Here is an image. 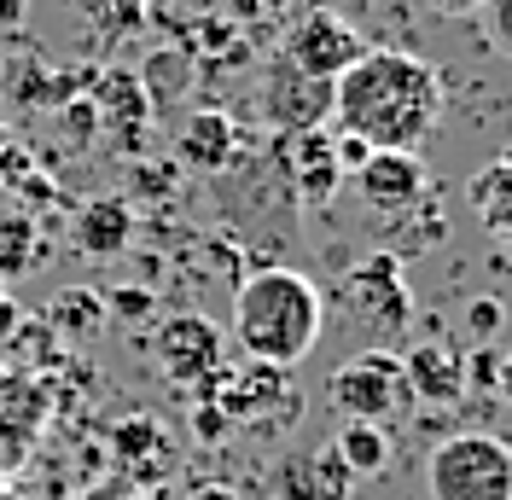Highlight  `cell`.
Listing matches in <instances>:
<instances>
[{"label":"cell","instance_id":"1","mask_svg":"<svg viewBox=\"0 0 512 500\" xmlns=\"http://www.w3.org/2000/svg\"><path fill=\"white\" fill-rule=\"evenodd\" d=\"M332 117L373 152H419L443 117V76L414 53L367 47L332 82Z\"/></svg>","mask_w":512,"mask_h":500},{"label":"cell","instance_id":"2","mask_svg":"<svg viewBox=\"0 0 512 500\" xmlns=\"http://www.w3.org/2000/svg\"><path fill=\"white\" fill-rule=\"evenodd\" d=\"M326 332V297L297 268H262L233 291V344L256 367H297Z\"/></svg>","mask_w":512,"mask_h":500},{"label":"cell","instance_id":"3","mask_svg":"<svg viewBox=\"0 0 512 500\" xmlns=\"http://www.w3.org/2000/svg\"><path fill=\"white\" fill-rule=\"evenodd\" d=\"M431 500H512V448L489 431H454L425 460Z\"/></svg>","mask_w":512,"mask_h":500},{"label":"cell","instance_id":"4","mask_svg":"<svg viewBox=\"0 0 512 500\" xmlns=\"http://www.w3.org/2000/svg\"><path fill=\"white\" fill-rule=\"evenodd\" d=\"M326 396L338 407V419H367V425H384V431L419 407L414 390H408V367L390 349H361V355H350L332 373Z\"/></svg>","mask_w":512,"mask_h":500},{"label":"cell","instance_id":"5","mask_svg":"<svg viewBox=\"0 0 512 500\" xmlns=\"http://www.w3.org/2000/svg\"><path fill=\"white\" fill-rule=\"evenodd\" d=\"M361 53H367V41L355 35V24L338 18V12H326V6L303 12L286 30V41H280V59L297 64L303 76H320V82H338Z\"/></svg>","mask_w":512,"mask_h":500},{"label":"cell","instance_id":"6","mask_svg":"<svg viewBox=\"0 0 512 500\" xmlns=\"http://www.w3.org/2000/svg\"><path fill=\"white\" fill-rule=\"evenodd\" d=\"M47 425H53V390H47V378L6 367L0 373V466L30 460V448L47 437Z\"/></svg>","mask_w":512,"mask_h":500},{"label":"cell","instance_id":"7","mask_svg":"<svg viewBox=\"0 0 512 500\" xmlns=\"http://www.w3.org/2000/svg\"><path fill=\"white\" fill-rule=\"evenodd\" d=\"M338 309L355 314L361 326H373V332H396V326H408V285H402V262L396 256H373V262H361L344 274L338 285Z\"/></svg>","mask_w":512,"mask_h":500},{"label":"cell","instance_id":"8","mask_svg":"<svg viewBox=\"0 0 512 500\" xmlns=\"http://www.w3.org/2000/svg\"><path fill=\"white\" fill-rule=\"evenodd\" d=\"M332 111V82L320 76H303L297 64L274 59L268 76H262V117L280 128V134H303V128H320V117Z\"/></svg>","mask_w":512,"mask_h":500},{"label":"cell","instance_id":"9","mask_svg":"<svg viewBox=\"0 0 512 500\" xmlns=\"http://www.w3.org/2000/svg\"><path fill=\"white\" fill-rule=\"evenodd\" d=\"M355 187H361V198H367L373 210H384V216L419 210V198H425L419 152H367L361 169H355Z\"/></svg>","mask_w":512,"mask_h":500},{"label":"cell","instance_id":"10","mask_svg":"<svg viewBox=\"0 0 512 500\" xmlns=\"http://www.w3.org/2000/svg\"><path fill=\"white\" fill-rule=\"evenodd\" d=\"M158 361L175 384H198V378L222 373V332L198 314H175L158 332Z\"/></svg>","mask_w":512,"mask_h":500},{"label":"cell","instance_id":"11","mask_svg":"<svg viewBox=\"0 0 512 500\" xmlns=\"http://www.w3.org/2000/svg\"><path fill=\"white\" fill-rule=\"evenodd\" d=\"M175 157H181L187 169H198V175L227 169V163L239 157V128H233V117L216 111V105L192 111L187 123H181V134H175Z\"/></svg>","mask_w":512,"mask_h":500},{"label":"cell","instance_id":"12","mask_svg":"<svg viewBox=\"0 0 512 500\" xmlns=\"http://www.w3.org/2000/svg\"><path fill=\"white\" fill-rule=\"evenodd\" d=\"M408 390H414V402H431V407H454L466 396V355L454 344H419L408 361Z\"/></svg>","mask_w":512,"mask_h":500},{"label":"cell","instance_id":"13","mask_svg":"<svg viewBox=\"0 0 512 500\" xmlns=\"http://www.w3.org/2000/svg\"><path fill=\"white\" fill-rule=\"evenodd\" d=\"M128 233H134V210H128V198L117 192H105V198H88L76 221H70V239L82 256H117L128 250Z\"/></svg>","mask_w":512,"mask_h":500},{"label":"cell","instance_id":"14","mask_svg":"<svg viewBox=\"0 0 512 500\" xmlns=\"http://www.w3.org/2000/svg\"><path fill=\"white\" fill-rule=\"evenodd\" d=\"M291 140V187L303 192L309 204H326L332 192H338V181H344V163H338V146L326 140V134H315V128H303V134H286Z\"/></svg>","mask_w":512,"mask_h":500},{"label":"cell","instance_id":"15","mask_svg":"<svg viewBox=\"0 0 512 500\" xmlns=\"http://www.w3.org/2000/svg\"><path fill=\"white\" fill-rule=\"evenodd\" d=\"M332 460L350 471V477H379L390 466V431L367 425V419H344L338 437H332Z\"/></svg>","mask_w":512,"mask_h":500},{"label":"cell","instance_id":"16","mask_svg":"<svg viewBox=\"0 0 512 500\" xmlns=\"http://www.w3.org/2000/svg\"><path fill=\"white\" fill-rule=\"evenodd\" d=\"M94 105L105 123H117L123 117L128 134H140L146 128V117H152V99H146V88H140V76H128V70H111V76H99V88H94Z\"/></svg>","mask_w":512,"mask_h":500},{"label":"cell","instance_id":"17","mask_svg":"<svg viewBox=\"0 0 512 500\" xmlns=\"http://www.w3.org/2000/svg\"><path fill=\"white\" fill-rule=\"evenodd\" d=\"M187 82H192V53H181V47H158L152 59L140 64V88L152 99V111L169 105V99H181Z\"/></svg>","mask_w":512,"mask_h":500},{"label":"cell","instance_id":"18","mask_svg":"<svg viewBox=\"0 0 512 500\" xmlns=\"http://www.w3.org/2000/svg\"><path fill=\"white\" fill-rule=\"evenodd\" d=\"M41 262V227L30 216H0V285L24 280Z\"/></svg>","mask_w":512,"mask_h":500},{"label":"cell","instance_id":"19","mask_svg":"<svg viewBox=\"0 0 512 500\" xmlns=\"http://www.w3.org/2000/svg\"><path fill=\"white\" fill-rule=\"evenodd\" d=\"M47 326L59 332V338H99L105 332V297H94V291H64L59 303L47 309Z\"/></svg>","mask_w":512,"mask_h":500},{"label":"cell","instance_id":"20","mask_svg":"<svg viewBox=\"0 0 512 500\" xmlns=\"http://www.w3.org/2000/svg\"><path fill=\"white\" fill-rule=\"evenodd\" d=\"M478 18H483V41H489V53L512 64V0H483Z\"/></svg>","mask_w":512,"mask_h":500},{"label":"cell","instance_id":"21","mask_svg":"<svg viewBox=\"0 0 512 500\" xmlns=\"http://www.w3.org/2000/svg\"><path fill=\"white\" fill-rule=\"evenodd\" d=\"M495 326H501V309H495V303H472V332H478V338H489Z\"/></svg>","mask_w":512,"mask_h":500},{"label":"cell","instance_id":"22","mask_svg":"<svg viewBox=\"0 0 512 500\" xmlns=\"http://www.w3.org/2000/svg\"><path fill=\"white\" fill-rule=\"evenodd\" d=\"M105 309H117V314H146V309H152V297H146V291H128V297L117 291V297H111Z\"/></svg>","mask_w":512,"mask_h":500},{"label":"cell","instance_id":"23","mask_svg":"<svg viewBox=\"0 0 512 500\" xmlns=\"http://www.w3.org/2000/svg\"><path fill=\"white\" fill-rule=\"evenodd\" d=\"M437 12H448V18H478V6L483 0H431Z\"/></svg>","mask_w":512,"mask_h":500},{"label":"cell","instance_id":"24","mask_svg":"<svg viewBox=\"0 0 512 500\" xmlns=\"http://www.w3.org/2000/svg\"><path fill=\"white\" fill-rule=\"evenodd\" d=\"M274 6H286V0H239V12H245V18H256V12H274Z\"/></svg>","mask_w":512,"mask_h":500},{"label":"cell","instance_id":"25","mask_svg":"<svg viewBox=\"0 0 512 500\" xmlns=\"http://www.w3.org/2000/svg\"><path fill=\"white\" fill-rule=\"evenodd\" d=\"M0 500H24V495H18V483L6 477V466H0Z\"/></svg>","mask_w":512,"mask_h":500},{"label":"cell","instance_id":"26","mask_svg":"<svg viewBox=\"0 0 512 500\" xmlns=\"http://www.w3.org/2000/svg\"><path fill=\"white\" fill-rule=\"evenodd\" d=\"M192 500H233V489H198Z\"/></svg>","mask_w":512,"mask_h":500}]
</instances>
